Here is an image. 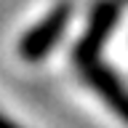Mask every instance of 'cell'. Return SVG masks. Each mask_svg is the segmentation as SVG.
Instances as JSON below:
<instances>
[{
  "label": "cell",
  "mask_w": 128,
  "mask_h": 128,
  "mask_svg": "<svg viewBox=\"0 0 128 128\" xmlns=\"http://www.w3.org/2000/svg\"><path fill=\"white\" fill-rule=\"evenodd\" d=\"M118 16H120V8L115 0H102L99 6L91 11V19H88V27L86 32L80 35L78 46H75V64H83V62H91V59H99L107 38L112 35L115 24H118Z\"/></svg>",
  "instance_id": "3957f363"
},
{
  "label": "cell",
  "mask_w": 128,
  "mask_h": 128,
  "mask_svg": "<svg viewBox=\"0 0 128 128\" xmlns=\"http://www.w3.org/2000/svg\"><path fill=\"white\" fill-rule=\"evenodd\" d=\"M72 14H75V3H72V0L56 3L38 24H32L30 30L22 35L19 48H16L19 56H22L24 62H30V64L46 59V56L59 46L62 35L67 32V27H70V22H72Z\"/></svg>",
  "instance_id": "6da1fadb"
},
{
  "label": "cell",
  "mask_w": 128,
  "mask_h": 128,
  "mask_svg": "<svg viewBox=\"0 0 128 128\" xmlns=\"http://www.w3.org/2000/svg\"><path fill=\"white\" fill-rule=\"evenodd\" d=\"M78 70H80V75H83V80L94 88V94L99 96L123 123H128V88L123 86V80H120L107 64H102L99 59L78 64Z\"/></svg>",
  "instance_id": "7a4b0ae2"
},
{
  "label": "cell",
  "mask_w": 128,
  "mask_h": 128,
  "mask_svg": "<svg viewBox=\"0 0 128 128\" xmlns=\"http://www.w3.org/2000/svg\"><path fill=\"white\" fill-rule=\"evenodd\" d=\"M0 128H22V126H19V123H14L8 115H3V112H0Z\"/></svg>",
  "instance_id": "277c9868"
}]
</instances>
